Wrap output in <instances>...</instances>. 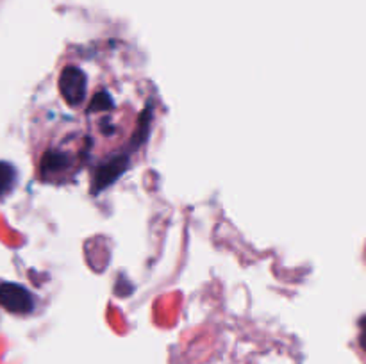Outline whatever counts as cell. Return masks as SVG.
Returning a JSON list of instances; mask_svg holds the SVG:
<instances>
[{"label":"cell","mask_w":366,"mask_h":364,"mask_svg":"<svg viewBox=\"0 0 366 364\" xmlns=\"http://www.w3.org/2000/svg\"><path fill=\"white\" fill-rule=\"evenodd\" d=\"M150 121L152 96L134 61L113 49L71 54L36 93V175L46 184H68L88 173L104 188L145 141Z\"/></svg>","instance_id":"cell-1"},{"label":"cell","mask_w":366,"mask_h":364,"mask_svg":"<svg viewBox=\"0 0 366 364\" xmlns=\"http://www.w3.org/2000/svg\"><path fill=\"white\" fill-rule=\"evenodd\" d=\"M0 305L11 313H29L32 309V298L21 285L6 282L0 284Z\"/></svg>","instance_id":"cell-2"},{"label":"cell","mask_w":366,"mask_h":364,"mask_svg":"<svg viewBox=\"0 0 366 364\" xmlns=\"http://www.w3.org/2000/svg\"><path fill=\"white\" fill-rule=\"evenodd\" d=\"M9 173H11V166L0 164V191L7 188V182H9Z\"/></svg>","instance_id":"cell-3"}]
</instances>
